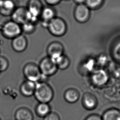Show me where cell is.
Wrapping results in <instances>:
<instances>
[{
    "mask_svg": "<svg viewBox=\"0 0 120 120\" xmlns=\"http://www.w3.org/2000/svg\"><path fill=\"white\" fill-rule=\"evenodd\" d=\"M0 120H1V119H0Z\"/></svg>",
    "mask_w": 120,
    "mask_h": 120,
    "instance_id": "cell-33",
    "label": "cell"
},
{
    "mask_svg": "<svg viewBox=\"0 0 120 120\" xmlns=\"http://www.w3.org/2000/svg\"><path fill=\"white\" fill-rule=\"evenodd\" d=\"M47 28L52 35L55 37H61L66 33L67 24L63 19L56 17L49 23Z\"/></svg>",
    "mask_w": 120,
    "mask_h": 120,
    "instance_id": "cell-3",
    "label": "cell"
},
{
    "mask_svg": "<svg viewBox=\"0 0 120 120\" xmlns=\"http://www.w3.org/2000/svg\"></svg>",
    "mask_w": 120,
    "mask_h": 120,
    "instance_id": "cell-32",
    "label": "cell"
},
{
    "mask_svg": "<svg viewBox=\"0 0 120 120\" xmlns=\"http://www.w3.org/2000/svg\"><path fill=\"white\" fill-rule=\"evenodd\" d=\"M34 95L39 103H49L53 99L54 92L52 87L46 82H39L36 83Z\"/></svg>",
    "mask_w": 120,
    "mask_h": 120,
    "instance_id": "cell-1",
    "label": "cell"
},
{
    "mask_svg": "<svg viewBox=\"0 0 120 120\" xmlns=\"http://www.w3.org/2000/svg\"><path fill=\"white\" fill-rule=\"evenodd\" d=\"M1 32L5 38L11 40L22 34L21 25L12 20L5 23L2 26Z\"/></svg>",
    "mask_w": 120,
    "mask_h": 120,
    "instance_id": "cell-4",
    "label": "cell"
},
{
    "mask_svg": "<svg viewBox=\"0 0 120 120\" xmlns=\"http://www.w3.org/2000/svg\"><path fill=\"white\" fill-rule=\"evenodd\" d=\"M109 79L108 73L103 69H96L91 73V82L94 85L97 86H102L106 84Z\"/></svg>",
    "mask_w": 120,
    "mask_h": 120,
    "instance_id": "cell-7",
    "label": "cell"
},
{
    "mask_svg": "<svg viewBox=\"0 0 120 120\" xmlns=\"http://www.w3.org/2000/svg\"><path fill=\"white\" fill-rule=\"evenodd\" d=\"M64 48L62 43L58 41H53L49 44L47 48V56L54 61L64 54Z\"/></svg>",
    "mask_w": 120,
    "mask_h": 120,
    "instance_id": "cell-9",
    "label": "cell"
},
{
    "mask_svg": "<svg viewBox=\"0 0 120 120\" xmlns=\"http://www.w3.org/2000/svg\"><path fill=\"white\" fill-rule=\"evenodd\" d=\"M17 6L15 0H2L0 3V14L10 16Z\"/></svg>",
    "mask_w": 120,
    "mask_h": 120,
    "instance_id": "cell-13",
    "label": "cell"
},
{
    "mask_svg": "<svg viewBox=\"0 0 120 120\" xmlns=\"http://www.w3.org/2000/svg\"><path fill=\"white\" fill-rule=\"evenodd\" d=\"M28 42L26 37L23 34L12 40L11 46L15 52L22 53L26 50Z\"/></svg>",
    "mask_w": 120,
    "mask_h": 120,
    "instance_id": "cell-11",
    "label": "cell"
},
{
    "mask_svg": "<svg viewBox=\"0 0 120 120\" xmlns=\"http://www.w3.org/2000/svg\"><path fill=\"white\" fill-rule=\"evenodd\" d=\"M36 86V83L35 82L26 80L20 86V93L24 97H31L34 94Z\"/></svg>",
    "mask_w": 120,
    "mask_h": 120,
    "instance_id": "cell-15",
    "label": "cell"
},
{
    "mask_svg": "<svg viewBox=\"0 0 120 120\" xmlns=\"http://www.w3.org/2000/svg\"><path fill=\"white\" fill-rule=\"evenodd\" d=\"M43 120H60V119L58 113L51 112L44 118Z\"/></svg>",
    "mask_w": 120,
    "mask_h": 120,
    "instance_id": "cell-26",
    "label": "cell"
},
{
    "mask_svg": "<svg viewBox=\"0 0 120 120\" xmlns=\"http://www.w3.org/2000/svg\"><path fill=\"white\" fill-rule=\"evenodd\" d=\"M16 120H34L33 113L26 107H21L17 109L15 113Z\"/></svg>",
    "mask_w": 120,
    "mask_h": 120,
    "instance_id": "cell-16",
    "label": "cell"
},
{
    "mask_svg": "<svg viewBox=\"0 0 120 120\" xmlns=\"http://www.w3.org/2000/svg\"></svg>",
    "mask_w": 120,
    "mask_h": 120,
    "instance_id": "cell-34",
    "label": "cell"
},
{
    "mask_svg": "<svg viewBox=\"0 0 120 120\" xmlns=\"http://www.w3.org/2000/svg\"><path fill=\"white\" fill-rule=\"evenodd\" d=\"M104 0H86L85 4L90 9L98 8L102 5Z\"/></svg>",
    "mask_w": 120,
    "mask_h": 120,
    "instance_id": "cell-23",
    "label": "cell"
},
{
    "mask_svg": "<svg viewBox=\"0 0 120 120\" xmlns=\"http://www.w3.org/2000/svg\"><path fill=\"white\" fill-rule=\"evenodd\" d=\"M85 120H102V117L97 114H92L88 116Z\"/></svg>",
    "mask_w": 120,
    "mask_h": 120,
    "instance_id": "cell-29",
    "label": "cell"
},
{
    "mask_svg": "<svg viewBox=\"0 0 120 120\" xmlns=\"http://www.w3.org/2000/svg\"><path fill=\"white\" fill-rule=\"evenodd\" d=\"M47 5L50 6H54L58 5L61 0H44Z\"/></svg>",
    "mask_w": 120,
    "mask_h": 120,
    "instance_id": "cell-28",
    "label": "cell"
},
{
    "mask_svg": "<svg viewBox=\"0 0 120 120\" xmlns=\"http://www.w3.org/2000/svg\"><path fill=\"white\" fill-rule=\"evenodd\" d=\"M96 60L97 65L101 66H104L108 63V59L106 55L102 54L100 55Z\"/></svg>",
    "mask_w": 120,
    "mask_h": 120,
    "instance_id": "cell-25",
    "label": "cell"
},
{
    "mask_svg": "<svg viewBox=\"0 0 120 120\" xmlns=\"http://www.w3.org/2000/svg\"><path fill=\"white\" fill-rule=\"evenodd\" d=\"M51 112V107L49 103H39L35 108V112L39 117L44 118Z\"/></svg>",
    "mask_w": 120,
    "mask_h": 120,
    "instance_id": "cell-18",
    "label": "cell"
},
{
    "mask_svg": "<svg viewBox=\"0 0 120 120\" xmlns=\"http://www.w3.org/2000/svg\"><path fill=\"white\" fill-rule=\"evenodd\" d=\"M38 65L42 75L47 77L55 75L58 69L55 61L48 56L42 58Z\"/></svg>",
    "mask_w": 120,
    "mask_h": 120,
    "instance_id": "cell-6",
    "label": "cell"
},
{
    "mask_svg": "<svg viewBox=\"0 0 120 120\" xmlns=\"http://www.w3.org/2000/svg\"><path fill=\"white\" fill-rule=\"evenodd\" d=\"M97 65L96 60L94 58H88L83 64V68L85 70L91 73L96 70Z\"/></svg>",
    "mask_w": 120,
    "mask_h": 120,
    "instance_id": "cell-22",
    "label": "cell"
},
{
    "mask_svg": "<svg viewBox=\"0 0 120 120\" xmlns=\"http://www.w3.org/2000/svg\"></svg>",
    "mask_w": 120,
    "mask_h": 120,
    "instance_id": "cell-35",
    "label": "cell"
},
{
    "mask_svg": "<svg viewBox=\"0 0 120 120\" xmlns=\"http://www.w3.org/2000/svg\"><path fill=\"white\" fill-rule=\"evenodd\" d=\"M1 0H0V2H1Z\"/></svg>",
    "mask_w": 120,
    "mask_h": 120,
    "instance_id": "cell-31",
    "label": "cell"
},
{
    "mask_svg": "<svg viewBox=\"0 0 120 120\" xmlns=\"http://www.w3.org/2000/svg\"><path fill=\"white\" fill-rule=\"evenodd\" d=\"M22 33L30 35L33 34L36 30V24L31 22L27 21L21 25Z\"/></svg>",
    "mask_w": 120,
    "mask_h": 120,
    "instance_id": "cell-21",
    "label": "cell"
},
{
    "mask_svg": "<svg viewBox=\"0 0 120 120\" xmlns=\"http://www.w3.org/2000/svg\"><path fill=\"white\" fill-rule=\"evenodd\" d=\"M11 20L22 25L27 21V9L24 6L17 7L10 16Z\"/></svg>",
    "mask_w": 120,
    "mask_h": 120,
    "instance_id": "cell-12",
    "label": "cell"
},
{
    "mask_svg": "<svg viewBox=\"0 0 120 120\" xmlns=\"http://www.w3.org/2000/svg\"><path fill=\"white\" fill-rule=\"evenodd\" d=\"M54 61L58 68L61 70L67 69L70 65V59L67 56L64 55V54L54 60Z\"/></svg>",
    "mask_w": 120,
    "mask_h": 120,
    "instance_id": "cell-20",
    "label": "cell"
},
{
    "mask_svg": "<svg viewBox=\"0 0 120 120\" xmlns=\"http://www.w3.org/2000/svg\"><path fill=\"white\" fill-rule=\"evenodd\" d=\"M64 98L65 101L69 103H74L79 100L80 93L76 88H69L65 92Z\"/></svg>",
    "mask_w": 120,
    "mask_h": 120,
    "instance_id": "cell-17",
    "label": "cell"
},
{
    "mask_svg": "<svg viewBox=\"0 0 120 120\" xmlns=\"http://www.w3.org/2000/svg\"><path fill=\"white\" fill-rule=\"evenodd\" d=\"M82 103L85 109L88 110H93L97 107L98 101L97 98L94 94L86 92L83 94L82 97Z\"/></svg>",
    "mask_w": 120,
    "mask_h": 120,
    "instance_id": "cell-14",
    "label": "cell"
},
{
    "mask_svg": "<svg viewBox=\"0 0 120 120\" xmlns=\"http://www.w3.org/2000/svg\"><path fill=\"white\" fill-rule=\"evenodd\" d=\"M56 17V12L52 6H44L40 17L41 26L44 28H47L49 23Z\"/></svg>",
    "mask_w": 120,
    "mask_h": 120,
    "instance_id": "cell-10",
    "label": "cell"
},
{
    "mask_svg": "<svg viewBox=\"0 0 120 120\" xmlns=\"http://www.w3.org/2000/svg\"><path fill=\"white\" fill-rule=\"evenodd\" d=\"M23 72L26 80L35 83L40 82L42 76L39 65L32 62L28 63L24 65Z\"/></svg>",
    "mask_w": 120,
    "mask_h": 120,
    "instance_id": "cell-5",
    "label": "cell"
},
{
    "mask_svg": "<svg viewBox=\"0 0 120 120\" xmlns=\"http://www.w3.org/2000/svg\"><path fill=\"white\" fill-rule=\"evenodd\" d=\"M113 55L115 58L120 60V42L117 45L114 49Z\"/></svg>",
    "mask_w": 120,
    "mask_h": 120,
    "instance_id": "cell-27",
    "label": "cell"
},
{
    "mask_svg": "<svg viewBox=\"0 0 120 120\" xmlns=\"http://www.w3.org/2000/svg\"><path fill=\"white\" fill-rule=\"evenodd\" d=\"M9 66V62L6 57L0 55V72L7 70Z\"/></svg>",
    "mask_w": 120,
    "mask_h": 120,
    "instance_id": "cell-24",
    "label": "cell"
},
{
    "mask_svg": "<svg viewBox=\"0 0 120 120\" xmlns=\"http://www.w3.org/2000/svg\"><path fill=\"white\" fill-rule=\"evenodd\" d=\"M40 0H28L27 7V21L36 24L40 20V13L43 8Z\"/></svg>",
    "mask_w": 120,
    "mask_h": 120,
    "instance_id": "cell-2",
    "label": "cell"
},
{
    "mask_svg": "<svg viewBox=\"0 0 120 120\" xmlns=\"http://www.w3.org/2000/svg\"><path fill=\"white\" fill-rule=\"evenodd\" d=\"M74 1L78 5L82 4H85L86 0H74Z\"/></svg>",
    "mask_w": 120,
    "mask_h": 120,
    "instance_id": "cell-30",
    "label": "cell"
},
{
    "mask_svg": "<svg viewBox=\"0 0 120 120\" xmlns=\"http://www.w3.org/2000/svg\"><path fill=\"white\" fill-rule=\"evenodd\" d=\"M102 117V120H120V111L116 109H109Z\"/></svg>",
    "mask_w": 120,
    "mask_h": 120,
    "instance_id": "cell-19",
    "label": "cell"
},
{
    "mask_svg": "<svg viewBox=\"0 0 120 120\" xmlns=\"http://www.w3.org/2000/svg\"><path fill=\"white\" fill-rule=\"evenodd\" d=\"M74 17L79 23H85L90 18V9L85 4L78 5L75 10Z\"/></svg>",
    "mask_w": 120,
    "mask_h": 120,
    "instance_id": "cell-8",
    "label": "cell"
}]
</instances>
